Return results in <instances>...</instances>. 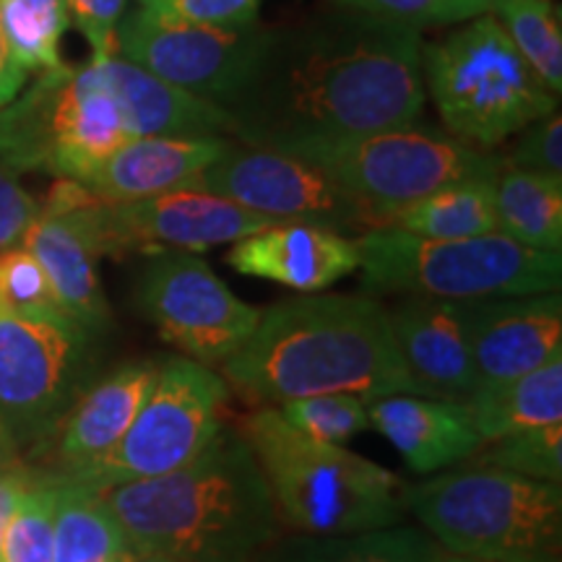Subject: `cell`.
<instances>
[{
  "instance_id": "6da1fadb",
  "label": "cell",
  "mask_w": 562,
  "mask_h": 562,
  "mask_svg": "<svg viewBox=\"0 0 562 562\" xmlns=\"http://www.w3.org/2000/svg\"><path fill=\"white\" fill-rule=\"evenodd\" d=\"M425 102L419 30L344 5L271 30L248 83L224 110L235 117V140L286 149L417 125Z\"/></svg>"
},
{
  "instance_id": "7a4b0ae2",
  "label": "cell",
  "mask_w": 562,
  "mask_h": 562,
  "mask_svg": "<svg viewBox=\"0 0 562 562\" xmlns=\"http://www.w3.org/2000/svg\"><path fill=\"white\" fill-rule=\"evenodd\" d=\"M222 375L266 406L323 393H355L364 402L419 396L393 341L389 311L370 294H313L266 307Z\"/></svg>"
},
{
  "instance_id": "3957f363",
  "label": "cell",
  "mask_w": 562,
  "mask_h": 562,
  "mask_svg": "<svg viewBox=\"0 0 562 562\" xmlns=\"http://www.w3.org/2000/svg\"><path fill=\"white\" fill-rule=\"evenodd\" d=\"M100 495L133 554L252 562L279 531L269 482L235 427H222L186 467Z\"/></svg>"
},
{
  "instance_id": "277c9868",
  "label": "cell",
  "mask_w": 562,
  "mask_h": 562,
  "mask_svg": "<svg viewBox=\"0 0 562 562\" xmlns=\"http://www.w3.org/2000/svg\"><path fill=\"white\" fill-rule=\"evenodd\" d=\"M269 482L279 518L307 537H349L398 526L404 484L389 469L344 446H328L286 425L277 406L240 425Z\"/></svg>"
},
{
  "instance_id": "5b68a950",
  "label": "cell",
  "mask_w": 562,
  "mask_h": 562,
  "mask_svg": "<svg viewBox=\"0 0 562 562\" xmlns=\"http://www.w3.org/2000/svg\"><path fill=\"white\" fill-rule=\"evenodd\" d=\"M404 508L442 550L480 562H560L562 487L474 467L402 490Z\"/></svg>"
},
{
  "instance_id": "8992f818",
  "label": "cell",
  "mask_w": 562,
  "mask_h": 562,
  "mask_svg": "<svg viewBox=\"0 0 562 562\" xmlns=\"http://www.w3.org/2000/svg\"><path fill=\"white\" fill-rule=\"evenodd\" d=\"M422 79L448 133L482 151L560 110L492 13L422 42Z\"/></svg>"
},
{
  "instance_id": "52a82bcc",
  "label": "cell",
  "mask_w": 562,
  "mask_h": 562,
  "mask_svg": "<svg viewBox=\"0 0 562 562\" xmlns=\"http://www.w3.org/2000/svg\"><path fill=\"white\" fill-rule=\"evenodd\" d=\"M355 240L364 294L474 302L554 292L562 281L560 250L526 248L501 232L430 240L398 229H370Z\"/></svg>"
},
{
  "instance_id": "ba28073f",
  "label": "cell",
  "mask_w": 562,
  "mask_h": 562,
  "mask_svg": "<svg viewBox=\"0 0 562 562\" xmlns=\"http://www.w3.org/2000/svg\"><path fill=\"white\" fill-rule=\"evenodd\" d=\"M131 138L94 60L42 70L0 108V167L83 182Z\"/></svg>"
},
{
  "instance_id": "9c48e42d",
  "label": "cell",
  "mask_w": 562,
  "mask_h": 562,
  "mask_svg": "<svg viewBox=\"0 0 562 562\" xmlns=\"http://www.w3.org/2000/svg\"><path fill=\"white\" fill-rule=\"evenodd\" d=\"M321 167L344 191L357 195L375 216V229L393 211L463 180L497 178L505 159L474 149L435 128L357 133L311 138L279 149Z\"/></svg>"
},
{
  "instance_id": "30bf717a",
  "label": "cell",
  "mask_w": 562,
  "mask_h": 562,
  "mask_svg": "<svg viewBox=\"0 0 562 562\" xmlns=\"http://www.w3.org/2000/svg\"><path fill=\"white\" fill-rule=\"evenodd\" d=\"M227 398L229 385L214 368L180 355L170 357L159 364L157 381L121 442L81 472L50 476L102 492L170 474L193 461L222 430Z\"/></svg>"
},
{
  "instance_id": "8fae6325",
  "label": "cell",
  "mask_w": 562,
  "mask_h": 562,
  "mask_svg": "<svg viewBox=\"0 0 562 562\" xmlns=\"http://www.w3.org/2000/svg\"><path fill=\"white\" fill-rule=\"evenodd\" d=\"M91 334L66 313L0 311V417L19 451H45L89 385Z\"/></svg>"
},
{
  "instance_id": "7c38bea8",
  "label": "cell",
  "mask_w": 562,
  "mask_h": 562,
  "mask_svg": "<svg viewBox=\"0 0 562 562\" xmlns=\"http://www.w3.org/2000/svg\"><path fill=\"white\" fill-rule=\"evenodd\" d=\"M136 297L144 318L180 357L214 370L250 339L261 318L195 252H154Z\"/></svg>"
},
{
  "instance_id": "4fadbf2b",
  "label": "cell",
  "mask_w": 562,
  "mask_h": 562,
  "mask_svg": "<svg viewBox=\"0 0 562 562\" xmlns=\"http://www.w3.org/2000/svg\"><path fill=\"white\" fill-rule=\"evenodd\" d=\"M188 188L222 195L279 222H305L336 232L375 229L372 211L313 161L235 138Z\"/></svg>"
},
{
  "instance_id": "5bb4252c",
  "label": "cell",
  "mask_w": 562,
  "mask_h": 562,
  "mask_svg": "<svg viewBox=\"0 0 562 562\" xmlns=\"http://www.w3.org/2000/svg\"><path fill=\"white\" fill-rule=\"evenodd\" d=\"M269 26H195L146 9L123 13L115 53L146 74L224 108L248 83L269 45Z\"/></svg>"
},
{
  "instance_id": "9a60e30c",
  "label": "cell",
  "mask_w": 562,
  "mask_h": 562,
  "mask_svg": "<svg viewBox=\"0 0 562 562\" xmlns=\"http://www.w3.org/2000/svg\"><path fill=\"white\" fill-rule=\"evenodd\" d=\"M79 211L100 256L110 258L161 250L203 252L284 224L193 188L128 203H108L83 188Z\"/></svg>"
},
{
  "instance_id": "2e32d148",
  "label": "cell",
  "mask_w": 562,
  "mask_h": 562,
  "mask_svg": "<svg viewBox=\"0 0 562 562\" xmlns=\"http://www.w3.org/2000/svg\"><path fill=\"white\" fill-rule=\"evenodd\" d=\"M79 182H55L47 199L40 201V214L21 248L40 261L63 313L89 334H102L110 328L112 313L100 279L102 256L79 211Z\"/></svg>"
},
{
  "instance_id": "e0dca14e",
  "label": "cell",
  "mask_w": 562,
  "mask_h": 562,
  "mask_svg": "<svg viewBox=\"0 0 562 562\" xmlns=\"http://www.w3.org/2000/svg\"><path fill=\"white\" fill-rule=\"evenodd\" d=\"M467 321L476 389L516 381L562 357L560 290L467 302Z\"/></svg>"
},
{
  "instance_id": "ac0fdd59",
  "label": "cell",
  "mask_w": 562,
  "mask_h": 562,
  "mask_svg": "<svg viewBox=\"0 0 562 562\" xmlns=\"http://www.w3.org/2000/svg\"><path fill=\"white\" fill-rule=\"evenodd\" d=\"M398 355L419 396L467 402L476 389L467 302L406 297L389 311Z\"/></svg>"
},
{
  "instance_id": "d6986e66",
  "label": "cell",
  "mask_w": 562,
  "mask_h": 562,
  "mask_svg": "<svg viewBox=\"0 0 562 562\" xmlns=\"http://www.w3.org/2000/svg\"><path fill=\"white\" fill-rule=\"evenodd\" d=\"M159 360H128L91 381L50 440L53 476L81 472L108 456L131 427L159 375Z\"/></svg>"
},
{
  "instance_id": "ffe728a7",
  "label": "cell",
  "mask_w": 562,
  "mask_h": 562,
  "mask_svg": "<svg viewBox=\"0 0 562 562\" xmlns=\"http://www.w3.org/2000/svg\"><path fill=\"white\" fill-rule=\"evenodd\" d=\"M224 261L243 277L277 281L294 292H321L360 271V248L344 232L284 222L232 243Z\"/></svg>"
},
{
  "instance_id": "44dd1931",
  "label": "cell",
  "mask_w": 562,
  "mask_h": 562,
  "mask_svg": "<svg viewBox=\"0 0 562 562\" xmlns=\"http://www.w3.org/2000/svg\"><path fill=\"white\" fill-rule=\"evenodd\" d=\"M224 136H136L117 146L79 186L108 203L186 191L229 149Z\"/></svg>"
},
{
  "instance_id": "7402d4cb",
  "label": "cell",
  "mask_w": 562,
  "mask_h": 562,
  "mask_svg": "<svg viewBox=\"0 0 562 562\" xmlns=\"http://www.w3.org/2000/svg\"><path fill=\"white\" fill-rule=\"evenodd\" d=\"M370 427L402 453L412 472L432 474L484 446L463 402L393 393L368 402Z\"/></svg>"
},
{
  "instance_id": "603a6c76",
  "label": "cell",
  "mask_w": 562,
  "mask_h": 562,
  "mask_svg": "<svg viewBox=\"0 0 562 562\" xmlns=\"http://www.w3.org/2000/svg\"><path fill=\"white\" fill-rule=\"evenodd\" d=\"M115 97L131 138L136 136H224L235 138V117L216 102L146 74L121 55L91 58Z\"/></svg>"
},
{
  "instance_id": "cb8c5ba5",
  "label": "cell",
  "mask_w": 562,
  "mask_h": 562,
  "mask_svg": "<svg viewBox=\"0 0 562 562\" xmlns=\"http://www.w3.org/2000/svg\"><path fill=\"white\" fill-rule=\"evenodd\" d=\"M463 404L484 442L562 422V357L516 381L476 389Z\"/></svg>"
},
{
  "instance_id": "d4e9b609",
  "label": "cell",
  "mask_w": 562,
  "mask_h": 562,
  "mask_svg": "<svg viewBox=\"0 0 562 562\" xmlns=\"http://www.w3.org/2000/svg\"><path fill=\"white\" fill-rule=\"evenodd\" d=\"M495 180H463L393 211L378 229H398L430 240H463L497 232Z\"/></svg>"
},
{
  "instance_id": "484cf974",
  "label": "cell",
  "mask_w": 562,
  "mask_h": 562,
  "mask_svg": "<svg viewBox=\"0 0 562 562\" xmlns=\"http://www.w3.org/2000/svg\"><path fill=\"white\" fill-rule=\"evenodd\" d=\"M497 232L533 250L562 245V178L503 165L495 180Z\"/></svg>"
},
{
  "instance_id": "4316f807",
  "label": "cell",
  "mask_w": 562,
  "mask_h": 562,
  "mask_svg": "<svg viewBox=\"0 0 562 562\" xmlns=\"http://www.w3.org/2000/svg\"><path fill=\"white\" fill-rule=\"evenodd\" d=\"M58 484V501H55L53 562H102L112 554L131 552L100 492L81 484Z\"/></svg>"
},
{
  "instance_id": "83f0119b",
  "label": "cell",
  "mask_w": 562,
  "mask_h": 562,
  "mask_svg": "<svg viewBox=\"0 0 562 562\" xmlns=\"http://www.w3.org/2000/svg\"><path fill=\"white\" fill-rule=\"evenodd\" d=\"M492 16L503 26L518 55L539 81L560 97L562 91V30L552 0H495Z\"/></svg>"
},
{
  "instance_id": "f1b7e54d",
  "label": "cell",
  "mask_w": 562,
  "mask_h": 562,
  "mask_svg": "<svg viewBox=\"0 0 562 562\" xmlns=\"http://www.w3.org/2000/svg\"><path fill=\"white\" fill-rule=\"evenodd\" d=\"M430 539L409 526L349 533V537L294 539L281 562H430Z\"/></svg>"
},
{
  "instance_id": "f546056e",
  "label": "cell",
  "mask_w": 562,
  "mask_h": 562,
  "mask_svg": "<svg viewBox=\"0 0 562 562\" xmlns=\"http://www.w3.org/2000/svg\"><path fill=\"white\" fill-rule=\"evenodd\" d=\"M68 26V0H0V32L26 74L63 66L60 40Z\"/></svg>"
},
{
  "instance_id": "4dcf8cb0",
  "label": "cell",
  "mask_w": 562,
  "mask_h": 562,
  "mask_svg": "<svg viewBox=\"0 0 562 562\" xmlns=\"http://www.w3.org/2000/svg\"><path fill=\"white\" fill-rule=\"evenodd\" d=\"M474 467L505 469V472L529 476V480H562V422L510 432L484 442L474 453Z\"/></svg>"
},
{
  "instance_id": "1f68e13d",
  "label": "cell",
  "mask_w": 562,
  "mask_h": 562,
  "mask_svg": "<svg viewBox=\"0 0 562 562\" xmlns=\"http://www.w3.org/2000/svg\"><path fill=\"white\" fill-rule=\"evenodd\" d=\"M281 419L307 438L328 442V446H347L364 430H370L368 402L355 393H323L305 396L277 406Z\"/></svg>"
},
{
  "instance_id": "d6a6232c",
  "label": "cell",
  "mask_w": 562,
  "mask_h": 562,
  "mask_svg": "<svg viewBox=\"0 0 562 562\" xmlns=\"http://www.w3.org/2000/svg\"><path fill=\"white\" fill-rule=\"evenodd\" d=\"M55 501H58V484L45 469H40L37 482L24 495L16 516L3 533L0 562H53Z\"/></svg>"
},
{
  "instance_id": "836d02e7",
  "label": "cell",
  "mask_w": 562,
  "mask_h": 562,
  "mask_svg": "<svg viewBox=\"0 0 562 562\" xmlns=\"http://www.w3.org/2000/svg\"><path fill=\"white\" fill-rule=\"evenodd\" d=\"M0 311L16 315L63 313L50 279L30 250H0Z\"/></svg>"
},
{
  "instance_id": "e575fe53",
  "label": "cell",
  "mask_w": 562,
  "mask_h": 562,
  "mask_svg": "<svg viewBox=\"0 0 562 562\" xmlns=\"http://www.w3.org/2000/svg\"><path fill=\"white\" fill-rule=\"evenodd\" d=\"M339 3L414 30H425V26L463 24L482 13H492L495 0H339Z\"/></svg>"
},
{
  "instance_id": "d590c367",
  "label": "cell",
  "mask_w": 562,
  "mask_h": 562,
  "mask_svg": "<svg viewBox=\"0 0 562 562\" xmlns=\"http://www.w3.org/2000/svg\"><path fill=\"white\" fill-rule=\"evenodd\" d=\"M138 9L195 26L245 30L258 24L261 0H136Z\"/></svg>"
},
{
  "instance_id": "8d00e7d4",
  "label": "cell",
  "mask_w": 562,
  "mask_h": 562,
  "mask_svg": "<svg viewBox=\"0 0 562 562\" xmlns=\"http://www.w3.org/2000/svg\"><path fill=\"white\" fill-rule=\"evenodd\" d=\"M518 140L513 146L510 157L505 165L518 167V170L544 172L562 178V117L560 110L552 115L539 117L516 133Z\"/></svg>"
},
{
  "instance_id": "74e56055",
  "label": "cell",
  "mask_w": 562,
  "mask_h": 562,
  "mask_svg": "<svg viewBox=\"0 0 562 562\" xmlns=\"http://www.w3.org/2000/svg\"><path fill=\"white\" fill-rule=\"evenodd\" d=\"M128 0H68L70 24L89 42L91 58H112L115 32L121 24Z\"/></svg>"
},
{
  "instance_id": "f35d334b",
  "label": "cell",
  "mask_w": 562,
  "mask_h": 562,
  "mask_svg": "<svg viewBox=\"0 0 562 562\" xmlns=\"http://www.w3.org/2000/svg\"><path fill=\"white\" fill-rule=\"evenodd\" d=\"M37 214L40 201L21 186L16 172L0 167V250L21 248Z\"/></svg>"
},
{
  "instance_id": "ab89813d",
  "label": "cell",
  "mask_w": 562,
  "mask_h": 562,
  "mask_svg": "<svg viewBox=\"0 0 562 562\" xmlns=\"http://www.w3.org/2000/svg\"><path fill=\"white\" fill-rule=\"evenodd\" d=\"M37 476L40 469L26 467V463L0 474V544H3V533L9 529L11 518L16 516L21 501H24V495L30 492L32 484L37 482Z\"/></svg>"
},
{
  "instance_id": "60d3db41",
  "label": "cell",
  "mask_w": 562,
  "mask_h": 562,
  "mask_svg": "<svg viewBox=\"0 0 562 562\" xmlns=\"http://www.w3.org/2000/svg\"><path fill=\"white\" fill-rule=\"evenodd\" d=\"M26 76L30 74L13 58V53L3 40V32H0V108H5L26 87Z\"/></svg>"
},
{
  "instance_id": "b9f144b4",
  "label": "cell",
  "mask_w": 562,
  "mask_h": 562,
  "mask_svg": "<svg viewBox=\"0 0 562 562\" xmlns=\"http://www.w3.org/2000/svg\"><path fill=\"white\" fill-rule=\"evenodd\" d=\"M21 451L16 446V440H13V435L9 430V425H5L3 417H0V474L9 472L13 467H21Z\"/></svg>"
},
{
  "instance_id": "7bdbcfd3",
  "label": "cell",
  "mask_w": 562,
  "mask_h": 562,
  "mask_svg": "<svg viewBox=\"0 0 562 562\" xmlns=\"http://www.w3.org/2000/svg\"><path fill=\"white\" fill-rule=\"evenodd\" d=\"M430 562H480V560H469V558H459V554L442 550L440 544H430Z\"/></svg>"
},
{
  "instance_id": "ee69618b",
  "label": "cell",
  "mask_w": 562,
  "mask_h": 562,
  "mask_svg": "<svg viewBox=\"0 0 562 562\" xmlns=\"http://www.w3.org/2000/svg\"><path fill=\"white\" fill-rule=\"evenodd\" d=\"M128 562H182V560L161 558V554H131Z\"/></svg>"
},
{
  "instance_id": "f6af8a7d",
  "label": "cell",
  "mask_w": 562,
  "mask_h": 562,
  "mask_svg": "<svg viewBox=\"0 0 562 562\" xmlns=\"http://www.w3.org/2000/svg\"><path fill=\"white\" fill-rule=\"evenodd\" d=\"M131 554H133V552H121V554H112V558L102 560V562H128V560H131Z\"/></svg>"
}]
</instances>
